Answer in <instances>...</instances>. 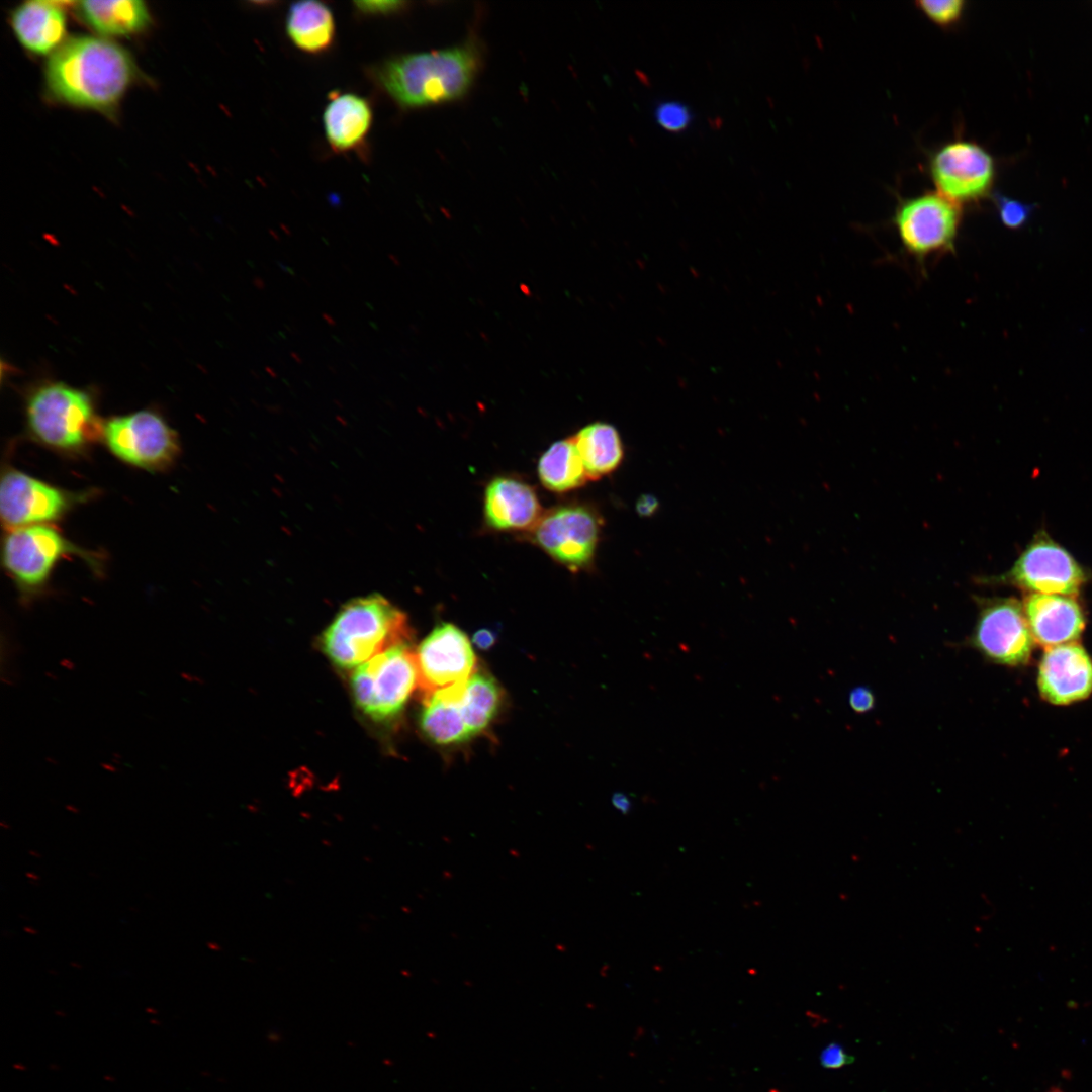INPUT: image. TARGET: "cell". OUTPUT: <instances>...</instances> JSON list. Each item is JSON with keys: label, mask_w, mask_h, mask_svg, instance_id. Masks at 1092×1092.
<instances>
[{"label": "cell", "mask_w": 1092, "mask_h": 1092, "mask_svg": "<svg viewBox=\"0 0 1092 1092\" xmlns=\"http://www.w3.org/2000/svg\"><path fill=\"white\" fill-rule=\"evenodd\" d=\"M1037 682L1042 697L1053 704L1083 700L1092 692V661L1076 643L1050 647L1041 658Z\"/></svg>", "instance_id": "9a60e30c"}, {"label": "cell", "mask_w": 1092, "mask_h": 1092, "mask_svg": "<svg viewBox=\"0 0 1092 1092\" xmlns=\"http://www.w3.org/2000/svg\"><path fill=\"white\" fill-rule=\"evenodd\" d=\"M27 428L42 445L63 453H80L102 438L103 422L92 397L64 382H46L25 402Z\"/></svg>", "instance_id": "277c9868"}, {"label": "cell", "mask_w": 1092, "mask_h": 1092, "mask_svg": "<svg viewBox=\"0 0 1092 1092\" xmlns=\"http://www.w3.org/2000/svg\"><path fill=\"white\" fill-rule=\"evenodd\" d=\"M323 316L330 323V325H335V321L333 318L329 317L327 314H323Z\"/></svg>", "instance_id": "e575fe53"}, {"label": "cell", "mask_w": 1092, "mask_h": 1092, "mask_svg": "<svg viewBox=\"0 0 1092 1092\" xmlns=\"http://www.w3.org/2000/svg\"><path fill=\"white\" fill-rule=\"evenodd\" d=\"M266 370H267V371H269L268 373H269V374H270L271 376H273V377H276V376H277V375H276V373H273V371H272V370H271V369H270L269 367H266Z\"/></svg>", "instance_id": "8d00e7d4"}, {"label": "cell", "mask_w": 1092, "mask_h": 1092, "mask_svg": "<svg viewBox=\"0 0 1092 1092\" xmlns=\"http://www.w3.org/2000/svg\"><path fill=\"white\" fill-rule=\"evenodd\" d=\"M500 703L502 689L496 680L488 673L476 670L465 682L459 699V707L470 737L488 726Z\"/></svg>", "instance_id": "d4e9b609"}, {"label": "cell", "mask_w": 1092, "mask_h": 1092, "mask_svg": "<svg viewBox=\"0 0 1092 1092\" xmlns=\"http://www.w3.org/2000/svg\"><path fill=\"white\" fill-rule=\"evenodd\" d=\"M658 508V500L655 496L650 494H644L639 497L636 504V510L642 517H649L655 513Z\"/></svg>", "instance_id": "1f68e13d"}, {"label": "cell", "mask_w": 1092, "mask_h": 1092, "mask_svg": "<svg viewBox=\"0 0 1092 1092\" xmlns=\"http://www.w3.org/2000/svg\"><path fill=\"white\" fill-rule=\"evenodd\" d=\"M357 706L374 720L398 714L416 687V654L405 643L394 645L357 667L351 678Z\"/></svg>", "instance_id": "8992f818"}, {"label": "cell", "mask_w": 1092, "mask_h": 1092, "mask_svg": "<svg viewBox=\"0 0 1092 1092\" xmlns=\"http://www.w3.org/2000/svg\"><path fill=\"white\" fill-rule=\"evenodd\" d=\"M415 654L424 698L464 684L476 671V657L468 637L450 623L435 627Z\"/></svg>", "instance_id": "5bb4252c"}, {"label": "cell", "mask_w": 1092, "mask_h": 1092, "mask_svg": "<svg viewBox=\"0 0 1092 1092\" xmlns=\"http://www.w3.org/2000/svg\"><path fill=\"white\" fill-rule=\"evenodd\" d=\"M410 634L403 612L378 594L347 603L323 634L326 655L342 668L360 666L404 643Z\"/></svg>", "instance_id": "3957f363"}, {"label": "cell", "mask_w": 1092, "mask_h": 1092, "mask_svg": "<svg viewBox=\"0 0 1092 1092\" xmlns=\"http://www.w3.org/2000/svg\"><path fill=\"white\" fill-rule=\"evenodd\" d=\"M102 439L119 460L145 470L169 467L180 452L176 431L149 410L103 421Z\"/></svg>", "instance_id": "ba28073f"}, {"label": "cell", "mask_w": 1092, "mask_h": 1092, "mask_svg": "<svg viewBox=\"0 0 1092 1092\" xmlns=\"http://www.w3.org/2000/svg\"><path fill=\"white\" fill-rule=\"evenodd\" d=\"M993 198L1001 222L1010 229H1018L1025 224L1035 208V204L1023 203L999 192L994 193Z\"/></svg>", "instance_id": "4316f807"}, {"label": "cell", "mask_w": 1092, "mask_h": 1092, "mask_svg": "<svg viewBox=\"0 0 1092 1092\" xmlns=\"http://www.w3.org/2000/svg\"><path fill=\"white\" fill-rule=\"evenodd\" d=\"M286 32L299 50L308 54L323 53L334 41L333 14L329 7L321 2H296L288 10Z\"/></svg>", "instance_id": "603a6c76"}, {"label": "cell", "mask_w": 1092, "mask_h": 1092, "mask_svg": "<svg viewBox=\"0 0 1092 1092\" xmlns=\"http://www.w3.org/2000/svg\"><path fill=\"white\" fill-rule=\"evenodd\" d=\"M601 528L595 509L582 503H567L544 512L528 533L550 558L577 572L593 564Z\"/></svg>", "instance_id": "52a82bcc"}, {"label": "cell", "mask_w": 1092, "mask_h": 1092, "mask_svg": "<svg viewBox=\"0 0 1092 1092\" xmlns=\"http://www.w3.org/2000/svg\"><path fill=\"white\" fill-rule=\"evenodd\" d=\"M929 171L937 192L962 207L989 193L995 165L992 156L980 145L956 140L932 154Z\"/></svg>", "instance_id": "8fae6325"}, {"label": "cell", "mask_w": 1092, "mask_h": 1092, "mask_svg": "<svg viewBox=\"0 0 1092 1092\" xmlns=\"http://www.w3.org/2000/svg\"><path fill=\"white\" fill-rule=\"evenodd\" d=\"M966 2L963 0H919L915 6L933 23L949 27L958 23L964 13Z\"/></svg>", "instance_id": "484cf974"}, {"label": "cell", "mask_w": 1092, "mask_h": 1092, "mask_svg": "<svg viewBox=\"0 0 1092 1092\" xmlns=\"http://www.w3.org/2000/svg\"><path fill=\"white\" fill-rule=\"evenodd\" d=\"M655 119L664 129L678 132L689 126L692 114L687 105L677 101H666L656 106Z\"/></svg>", "instance_id": "83f0119b"}, {"label": "cell", "mask_w": 1092, "mask_h": 1092, "mask_svg": "<svg viewBox=\"0 0 1092 1092\" xmlns=\"http://www.w3.org/2000/svg\"><path fill=\"white\" fill-rule=\"evenodd\" d=\"M495 641L492 631L487 629L478 630L473 636V643L480 649L490 648Z\"/></svg>", "instance_id": "d6a6232c"}, {"label": "cell", "mask_w": 1092, "mask_h": 1092, "mask_svg": "<svg viewBox=\"0 0 1092 1092\" xmlns=\"http://www.w3.org/2000/svg\"><path fill=\"white\" fill-rule=\"evenodd\" d=\"M323 119L331 147L339 152L350 151L366 139L372 124V109L366 99L356 94H333Z\"/></svg>", "instance_id": "d6986e66"}, {"label": "cell", "mask_w": 1092, "mask_h": 1092, "mask_svg": "<svg viewBox=\"0 0 1092 1092\" xmlns=\"http://www.w3.org/2000/svg\"><path fill=\"white\" fill-rule=\"evenodd\" d=\"M537 473L542 485L556 493L577 489L588 480L572 437L549 446L538 461Z\"/></svg>", "instance_id": "cb8c5ba5"}, {"label": "cell", "mask_w": 1092, "mask_h": 1092, "mask_svg": "<svg viewBox=\"0 0 1092 1092\" xmlns=\"http://www.w3.org/2000/svg\"><path fill=\"white\" fill-rule=\"evenodd\" d=\"M479 62L470 46L402 55L371 68L375 85L402 108L435 105L461 97Z\"/></svg>", "instance_id": "7a4b0ae2"}, {"label": "cell", "mask_w": 1092, "mask_h": 1092, "mask_svg": "<svg viewBox=\"0 0 1092 1092\" xmlns=\"http://www.w3.org/2000/svg\"><path fill=\"white\" fill-rule=\"evenodd\" d=\"M854 1058L847 1054L843 1048L835 1042L828 1044L820 1055V1063L824 1068L838 1069L852 1063Z\"/></svg>", "instance_id": "f1b7e54d"}, {"label": "cell", "mask_w": 1092, "mask_h": 1092, "mask_svg": "<svg viewBox=\"0 0 1092 1092\" xmlns=\"http://www.w3.org/2000/svg\"><path fill=\"white\" fill-rule=\"evenodd\" d=\"M611 802L615 809H617L624 815L628 814L632 809V802L630 798L624 793H614Z\"/></svg>", "instance_id": "836d02e7"}, {"label": "cell", "mask_w": 1092, "mask_h": 1092, "mask_svg": "<svg viewBox=\"0 0 1092 1092\" xmlns=\"http://www.w3.org/2000/svg\"><path fill=\"white\" fill-rule=\"evenodd\" d=\"M588 479H599L614 472L624 456L623 444L617 429L611 424L595 422L581 428L573 437Z\"/></svg>", "instance_id": "7402d4cb"}, {"label": "cell", "mask_w": 1092, "mask_h": 1092, "mask_svg": "<svg viewBox=\"0 0 1092 1092\" xmlns=\"http://www.w3.org/2000/svg\"><path fill=\"white\" fill-rule=\"evenodd\" d=\"M1032 634L1022 605L1013 598H996L982 605L972 644L990 660L1006 665L1027 661Z\"/></svg>", "instance_id": "4fadbf2b"}, {"label": "cell", "mask_w": 1092, "mask_h": 1092, "mask_svg": "<svg viewBox=\"0 0 1092 1092\" xmlns=\"http://www.w3.org/2000/svg\"><path fill=\"white\" fill-rule=\"evenodd\" d=\"M1023 610L1035 640L1044 646H1057L1077 639L1085 626L1080 605L1067 596L1031 594Z\"/></svg>", "instance_id": "e0dca14e"}, {"label": "cell", "mask_w": 1092, "mask_h": 1092, "mask_svg": "<svg viewBox=\"0 0 1092 1092\" xmlns=\"http://www.w3.org/2000/svg\"><path fill=\"white\" fill-rule=\"evenodd\" d=\"M849 706L858 714L870 712L875 706L873 692L866 687L854 688L849 694Z\"/></svg>", "instance_id": "f546056e"}, {"label": "cell", "mask_w": 1092, "mask_h": 1092, "mask_svg": "<svg viewBox=\"0 0 1092 1092\" xmlns=\"http://www.w3.org/2000/svg\"><path fill=\"white\" fill-rule=\"evenodd\" d=\"M136 79L131 55L105 37L69 38L44 67V89L51 100L110 116Z\"/></svg>", "instance_id": "6da1fadb"}, {"label": "cell", "mask_w": 1092, "mask_h": 1092, "mask_svg": "<svg viewBox=\"0 0 1092 1092\" xmlns=\"http://www.w3.org/2000/svg\"><path fill=\"white\" fill-rule=\"evenodd\" d=\"M465 682L424 698L421 727L426 736L437 744H455L470 738L459 707Z\"/></svg>", "instance_id": "44dd1931"}, {"label": "cell", "mask_w": 1092, "mask_h": 1092, "mask_svg": "<svg viewBox=\"0 0 1092 1092\" xmlns=\"http://www.w3.org/2000/svg\"><path fill=\"white\" fill-rule=\"evenodd\" d=\"M483 513L486 526L492 530L529 532L544 512L530 484L502 475L492 478L485 487Z\"/></svg>", "instance_id": "2e32d148"}, {"label": "cell", "mask_w": 1092, "mask_h": 1092, "mask_svg": "<svg viewBox=\"0 0 1092 1092\" xmlns=\"http://www.w3.org/2000/svg\"><path fill=\"white\" fill-rule=\"evenodd\" d=\"M76 555L99 571L100 558L68 540L56 528L33 525L8 530L2 544V563L23 600L42 592L57 563Z\"/></svg>", "instance_id": "5b68a950"}, {"label": "cell", "mask_w": 1092, "mask_h": 1092, "mask_svg": "<svg viewBox=\"0 0 1092 1092\" xmlns=\"http://www.w3.org/2000/svg\"><path fill=\"white\" fill-rule=\"evenodd\" d=\"M80 500V495L11 467L1 476L0 516L8 530L55 522Z\"/></svg>", "instance_id": "7c38bea8"}, {"label": "cell", "mask_w": 1092, "mask_h": 1092, "mask_svg": "<svg viewBox=\"0 0 1092 1092\" xmlns=\"http://www.w3.org/2000/svg\"><path fill=\"white\" fill-rule=\"evenodd\" d=\"M962 207L940 193L926 192L901 200L893 222L905 250L917 260L954 249Z\"/></svg>", "instance_id": "9c48e42d"}, {"label": "cell", "mask_w": 1092, "mask_h": 1092, "mask_svg": "<svg viewBox=\"0 0 1092 1092\" xmlns=\"http://www.w3.org/2000/svg\"><path fill=\"white\" fill-rule=\"evenodd\" d=\"M1051 1092H1062L1060 1089H1053Z\"/></svg>", "instance_id": "74e56055"}, {"label": "cell", "mask_w": 1092, "mask_h": 1092, "mask_svg": "<svg viewBox=\"0 0 1092 1092\" xmlns=\"http://www.w3.org/2000/svg\"><path fill=\"white\" fill-rule=\"evenodd\" d=\"M61 2L27 1L11 13L18 42L32 55L52 56L67 41V15Z\"/></svg>", "instance_id": "ac0fdd59"}, {"label": "cell", "mask_w": 1092, "mask_h": 1092, "mask_svg": "<svg viewBox=\"0 0 1092 1092\" xmlns=\"http://www.w3.org/2000/svg\"><path fill=\"white\" fill-rule=\"evenodd\" d=\"M291 355H292V358H294V359H295V360H296V361H297L298 363H301V362H302V361H301V359H300V357H298V355H297V354H295V353H293V352H292V353H291Z\"/></svg>", "instance_id": "d590c367"}, {"label": "cell", "mask_w": 1092, "mask_h": 1092, "mask_svg": "<svg viewBox=\"0 0 1092 1092\" xmlns=\"http://www.w3.org/2000/svg\"><path fill=\"white\" fill-rule=\"evenodd\" d=\"M355 6L363 14H389L402 9L404 3L399 1H362L356 2Z\"/></svg>", "instance_id": "4dcf8cb0"}, {"label": "cell", "mask_w": 1092, "mask_h": 1092, "mask_svg": "<svg viewBox=\"0 0 1092 1092\" xmlns=\"http://www.w3.org/2000/svg\"><path fill=\"white\" fill-rule=\"evenodd\" d=\"M1087 580L1075 558L1046 534H1038L998 581L1034 594L1074 596Z\"/></svg>", "instance_id": "30bf717a"}, {"label": "cell", "mask_w": 1092, "mask_h": 1092, "mask_svg": "<svg viewBox=\"0 0 1092 1092\" xmlns=\"http://www.w3.org/2000/svg\"><path fill=\"white\" fill-rule=\"evenodd\" d=\"M75 10L85 24L104 37L136 35L151 23L149 8L140 0L81 1Z\"/></svg>", "instance_id": "ffe728a7"}]
</instances>
